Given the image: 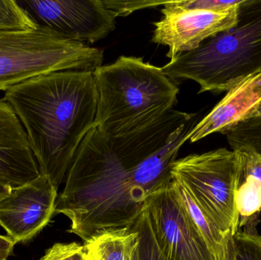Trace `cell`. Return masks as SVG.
Segmentation results:
<instances>
[{
	"label": "cell",
	"instance_id": "cb8c5ba5",
	"mask_svg": "<svg viewBox=\"0 0 261 260\" xmlns=\"http://www.w3.org/2000/svg\"><path fill=\"white\" fill-rule=\"evenodd\" d=\"M11 189H12L11 186L4 184V183H0V199L6 196L10 192Z\"/></svg>",
	"mask_w": 261,
	"mask_h": 260
},
{
	"label": "cell",
	"instance_id": "30bf717a",
	"mask_svg": "<svg viewBox=\"0 0 261 260\" xmlns=\"http://www.w3.org/2000/svg\"><path fill=\"white\" fill-rule=\"evenodd\" d=\"M241 4L223 11L161 10L164 18L154 23L152 41L167 46V56L171 61L236 26Z\"/></svg>",
	"mask_w": 261,
	"mask_h": 260
},
{
	"label": "cell",
	"instance_id": "6da1fadb",
	"mask_svg": "<svg viewBox=\"0 0 261 260\" xmlns=\"http://www.w3.org/2000/svg\"><path fill=\"white\" fill-rule=\"evenodd\" d=\"M195 114L172 109L138 132L114 137L97 127L78 148L58 197L55 213L84 243L104 230L128 227L147 198L172 181L170 167Z\"/></svg>",
	"mask_w": 261,
	"mask_h": 260
},
{
	"label": "cell",
	"instance_id": "8fae6325",
	"mask_svg": "<svg viewBox=\"0 0 261 260\" xmlns=\"http://www.w3.org/2000/svg\"><path fill=\"white\" fill-rule=\"evenodd\" d=\"M27 134L4 99H0V183L12 188L39 177Z\"/></svg>",
	"mask_w": 261,
	"mask_h": 260
},
{
	"label": "cell",
	"instance_id": "277c9868",
	"mask_svg": "<svg viewBox=\"0 0 261 260\" xmlns=\"http://www.w3.org/2000/svg\"><path fill=\"white\" fill-rule=\"evenodd\" d=\"M161 68L173 80L197 82L199 93L228 92L260 73L261 0H243L236 26L178 55Z\"/></svg>",
	"mask_w": 261,
	"mask_h": 260
},
{
	"label": "cell",
	"instance_id": "d6986e66",
	"mask_svg": "<svg viewBox=\"0 0 261 260\" xmlns=\"http://www.w3.org/2000/svg\"><path fill=\"white\" fill-rule=\"evenodd\" d=\"M225 134L232 149L247 146L261 154V116L241 122Z\"/></svg>",
	"mask_w": 261,
	"mask_h": 260
},
{
	"label": "cell",
	"instance_id": "e0dca14e",
	"mask_svg": "<svg viewBox=\"0 0 261 260\" xmlns=\"http://www.w3.org/2000/svg\"><path fill=\"white\" fill-rule=\"evenodd\" d=\"M245 227L233 236L228 260H261V236L256 232V224Z\"/></svg>",
	"mask_w": 261,
	"mask_h": 260
},
{
	"label": "cell",
	"instance_id": "603a6c76",
	"mask_svg": "<svg viewBox=\"0 0 261 260\" xmlns=\"http://www.w3.org/2000/svg\"><path fill=\"white\" fill-rule=\"evenodd\" d=\"M15 244L7 236L0 235V260L7 259L12 254Z\"/></svg>",
	"mask_w": 261,
	"mask_h": 260
},
{
	"label": "cell",
	"instance_id": "4fadbf2b",
	"mask_svg": "<svg viewBox=\"0 0 261 260\" xmlns=\"http://www.w3.org/2000/svg\"><path fill=\"white\" fill-rule=\"evenodd\" d=\"M138 233L130 227L104 230L84 243L96 260H133Z\"/></svg>",
	"mask_w": 261,
	"mask_h": 260
},
{
	"label": "cell",
	"instance_id": "5bb4252c",
	"mask_svg": "<svg viewBox=\"0 0 261 260\" xmlns=\"http://www.w3.org/2000/svg\"><path fill=\"white\" fill-rule=\"evenodd\" d=\"M170 185L192 222L199 230L215 256L218 260H228L231 242H229L213 225L182 185L173 180Z\"/></svg>",
	"mask_w": 261,
	"mask_h": 260
},
{
	"label": "cell",
	"instance_id": "4316f807",
	"mask_svg": "<svg viewBox=\"0 0 261 260\" xmlns=\"http://www.w3.org/2000/svg\"><path fill=\"white\" fill-rule=\"evenodd\" d=\"M4 260H7V259H4Z\"/></svg>",
	"mask_w": 261,
	"mask_h": 260
},
{
	"label": "cell",
	"instance_id": "9a60e30c",
	"mask_svg": "<svg viewBox=\"0 0 261 260\" xmlns=\"http://www.w3.org/2000/svg\"><path fill=\"white\" fill-rule=\"evenodd\" d=\"M236 205L239 229L248 224H257V216L261 211V182L254 178L238 182Z\"/></svg>",
	"mask_w": 261,
	"mask_h": 260
},
{
	"label": "cell",
	"instance_id": "3957f363",
	"mask_svg": "<svg viewBox=\"0 0 261 260\" xmlns=\"http://www.w3.org/2000/svg\"><path fill=\"white\" fill-rule=\"evenodd\" d=\"M93 73L98 91L95 126L108 135L144 129L177 102L178 84L142 58L121 56Z\"/></svg>",
	"mask_w": 261,
	"mask_h": 260
},
{
	"label": "cell",
	"instance_id": "52a82bcc",
	"mask_svg": "<svg viewBox=\"0 0 261 260\" xmlns=\"http://www.w3.org/2000/svg\"><path fill=\"white\" fill-rule=\"evenodd\" d=\"M170 183L150 195L144 206L163 255L167 260H218L192 222Z\"/></svg>",
	"mask_w": 261,
	"mask_h": 260
},
{
	"label": "cell",
	"instance_id": "8992f818",
	"mask_svg": "<svg viewBox=\"0 0 261 260\" xmlns=\"http://www.w3.org/2000/svg\"><path fill=\"white\" fill-rule=\"evenodd\" d=\"M172 180L182 185L213 225L231 242L239 229L236 205L238 163L236 153L219 148L176 160Z\"/></svg>",
	"mask_w": 261,
	"mask_h": 260
},
{
	"label": "cell",
	"instance_id": "484cf974",
	"mask_svg": "<svg viewBox=\"0 0 261 260\" xmlns=\"http://www.w3.org/2000/svg\"><path fill=\"white\" fill-rule=\"evenodd\" d=\"M87 260H96L95 259V258L93 257V255H92L91 253H90V252L88 251V250H87Z\"/></svg>",
	"mask_w": 261,
	"mask_h": 260
},
{
	"label": "cell",
	"instance_id": "7a4b0ae2",
	"mask_svg": "<svg viewBox=\"0 0 261 260\" xmlns=\"http://www.w3.org/2000/svg\"><path fill=\"white\" fill-rule=\"evenodd\" d=\"M3 99L25 131L40 175L58 189L81 142L95 126L98 91L93 72L35 76L11 87Z\"/></svg>",
	"mask_w": 261,
	"mask_h": 260
},
{
	"label": "cell",
	"instance_id": "5b68a950",
	"mask_svg": "<svg viewBox=\"0 0 261 260\" xmlns=\"http://www.w3.org/2000/svg\"><path fill=\"white\" fill-rule=\"evenodd\" d=\"M103 50L64 38L48 27L0 31V91L40 75L59 71L94 72Z\"/></svg>",
	"mask_w": 261,
	"mask_h": 260
},
{
	"label": "cell",
	"instance_id": "9c48e42d",
	"mask_svg": "<svg viewBox=\"0 0 261 260\" xmlns=\"http://www.w3.org/2000/svg\"><path fill=\"white\" fill-rule=\"evenodd\" d=\"M58 197L50 179L40 175L0 199V226L15 245L30 241L49 224Z\"/></svg>",
	"mask_w": 261,
	"mask_h": 260
},
{
	"label": "cell",
	"instance_id": "7c38bea8",
	"mask_svg": "<svg viewBox=\"0 0 261 260\" xmlns=\"http://www.w3.org/2000/svg\"><path fill=\"white\" fill-rule=\"evenodd\" d=\"M260 102L261 72L228 90L211 111L190 129L187 140L195 143L214 133L225 134L241 122L253 118Z\"/></svg>",
	"mask_w": 261,
	"mask_h": 260
},
{
	"label": "cell",
	"instance_id": "2e32d148",
	"mask_svg": "<svg viewBox=\"0 0 261 260\" xmlns=\"http://www.w3.org/2000/svg\"><path fill=\"white\" fill-rule=\"evenodd\" d=\"M128 227L138 233L133 260H167L156 244L144 207Z\"/></svg>",
	"mask_w": 261,
	"mask_h": 260
},
{
	"label": "cell",
	"instance_id": "ba28073f",
	"mask_svg": "<svg viewBox=\"0 0 261 260\" xmlns=\"http://www.w3.org/2000/svg\"><path fill=\"white\" fill-rule=\"evenodd\" d=\"M38 25L82 44H94L116 28V17L102 0H22Z\"/></svg>",
	"mask_w": 261,
	"mask_h": 260
},
{
	"label": "cell",
	"instance_id": "44dd1931",
	"mask_svg": "<svg viewBox=\"0 0 261 260\" xmlns=\"http://www.w3.org/2000/svg\"><path fill=\"white\" fill-rule=\"evenodd\" d=\"M85 246L77 243H57L46 251L39 260H87Z\"/></svg>",
	"mask_w": 261,
	"mask_h": 260
},
{
	"label": "cell",
	"instance_id": "7402d4cb",
	"mask_svg": "<svg viewBox=\"0 0 261 260\" xmlns=\"http://www.w3.org/2000/svg\"><path fill=\"white\" fill-rule=\"evenodd\" d=\"M167 1H151V0H102L106 7L112 12L116 18L119 16H127L135 11L146 8L156 7L164 6Z\"/></svg>",
	"mask_w": 261,
	"mask_h": 260
},
{
	"label": "cell",
	"instance_id": "ffe728a7",
	"mask_svg": "<svg viewBox=\"0 0 261 260\" xmlns=\"http://www.w3.org/2000/svg\"><path fill=\"white\" fill-rule=\"evenodd\" d=\"M238 163V182L254 178L261 182V154L247 146L234 148Z\"/></svg>",
	"mask_w": 261,
	"mask_h": 260
},
{
	"label": "cell",
	"instance_id": "d4e9b609",
	"mask_svg": "<svg viewBox=\"0 0 261 260\" xmlns=\"http://www.w3.org/2000/svg\"><path fill=\"white\" fill-rule=\"evenodd\" d=\"M259 116H261V102L260 105H259V106L257 107V109H256L255 112H254L253 118L259 117Z\"/></svg>",
	"mask_w": 261,
	"mask_h": 260
},
{
	"label": "cell",
	"instance_id": "ac0fdd59",
	"mask_svg": "<svg viewBox=\"0 0 261 260\" xmlns=\"http://www.w3.org/2000/svg\"><path fill=\"white\" fill-rule=\"evenodd\" d=\"M39 27L18 2L0 0V31L34 30Z\"/></svg>",
	"mask_w": 261,
	"mask_h": 260
}]
</instances>
